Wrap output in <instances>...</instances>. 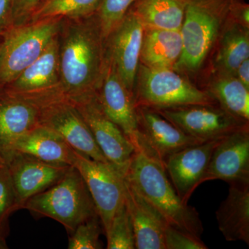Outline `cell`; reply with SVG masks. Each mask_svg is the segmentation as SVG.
<instances>
[{"mask_svg":"<svg viewBox=\"0 0 249 249\" xmlns=\"http://www.w3.org/2000/svg\"><path fill=\"white\" fill-rule=\"evenodd\" d=\"M229 185L227 198L216 211L218 227L228 242L249 245V183Z\"/></svg>","mask_w":249,"mask_h":249,"instance_id":"20","label":"cell"},{"mask_svg":"<svg viewBox=\"0 0 249 249\" xmlns=\"http://www.w3.org/2000/svg\"><path fill=\"white\" fill-rule=\"evenodd\" d=\"M229 16L233 22L249 28V5L245 0H232Z\"/></svg>","mask_w":249,"mask_h":249,"instance_id":"33","label":"cell"},{"mask_svg":"<svg viewBox=\"0 0 249 249\" xmlns=\"http://www.w3.org/2000/svg\"><path fill=\"white\" fill-rule=\"evenodd\" d=\"M104 232L99 216L90 218L80 224L69 239V249H100L103 248L100 235Z\"/></svg>","mask_w":249,"mask_h":249,"instance_id":"29","label":"cell"},{"mask_svg":"<svg viewBox=\"0 0 249 249\" xmlns=\"http://www.w3.org/2000/svg\"><path fill=\"white\" fill-rule=\"evenodd\" d=\"M60 85L58 36L42 55L9 85L7 91L38 103L62 98Z\"/></svg>","mask_w":249,"mask_h":249,"instance_id":"12","label":"cell"},{"mask_svg":"<svg viewBox=\"0 0 249 249\" xmlns=\"http://www.w3.org/2000/svg\"><path fill=\"white\" fill-rule=\"evenodd\" d=\"M73 103V102H72ZM108 161L124 174L135 149L123 131L106 116L96 94L73 103Z\"/></svg>","mask_w":249,"mask_h":249,"instance_id":"11","label":"cell"},{"mask_svg":"<svg viewBox=\"0 0 249 249\" xmlns=\"http://www.w3.org/2000/svg\"><path fill=\"white\" fill-rule=\"evenodd\" d=\"M20 209L14 183L7 165L0 168V242L6 246L10 215Z\"/></svg>","mask_w":249,"mask_h":249,"instance_id":"28","label":"cell"},{"mask_svg":"<svg viewBox=\"0 0 249 249\" xmlns=\"http://www.w3.org/2000/svg\"><path fill=\"white\" fill-rule=\"evenodd\" d=\"M0 55H1V42H0Z\"/></svg>","mask_w":249,"mask_h":249,"instance_id":"38","label":"cell"},{"mask_svg":"<svg viewBox=\"0 0 249 249\" xmlns=\"http://www.w3.org/2000/svg\"><path fill=\"white\" fill-rule=\"evenodd\" d=\"M124 178L160 211L170 225L201 239L204 227L197 211L181 200L161 163L135 152Z\"/></svg>","mask_w":249,"mask_h":249,"instance_id":"3","label":"cell"},{"mask_svg":"<svg viewBox=\"0 0 249 249\" xmlns=\"http://www.w3.org/2000/svg\"><path fill=\"white\" fill-rule=\"evenodd\" d=\"M96 98L105 114L119 126L133 145L135 152L144 153L145 148L139 133L133 94L123 83L107 56L104 76Z\"/></svg>","mask_w":249,"mask_h":249,"instance_id":"10","label":"cell"},{"mask_svg":"<svg viewBox=\"0 0 249 249\" xmlns=\"http://www.w3.org/2000/svg\"><path fill=\"white\" fill-rule=\"evenodd\" d=\"M136 0H101L96 14L106 37L127 14Z\"/></svg>","mask_w":249,"mask_h":249,"instance_id":"30","label":"cell"},{"mask_svg":"<svg viewBox=\"0 0 249 249\" xmlns=\"http://www.w3.org/2000/svg\"><path fill=\"white\" fill-rule=\"evenodd\" d=\"M231 1H188L180 30L183 40L182 54L174 70L195 83L207 66L225 28Z\"/></svg>","mask_w":249,"mask_h":249,"instance_id":"2","label":"cell"},{"mask_svg":"<svg viewBox=\"0 0 249 249\" xmlns=\"http://www.w3.org/2000/svg\"><path fill=\"white\" fill-rule=\"evenodd\" d=\"M198 86L206 91L222 109L249 124V89L234 75L206 72Z\"/></svg>","mask_w":249,"mask_h":249,"instance_id":"23","label":"cell"},{"mask_svg":"<svg viewBox=\"0 0 249 249\" xmlns=\"http://www.w3.org/2000/svg\"><path fill=\"white\" fill-rule=\"evenodd\" d=\"M249 183V127L227 134L211 155L203 182Z\"/></svg>","mask_w":249,"mask_h":249,"instance_id":"16","label":"cell"},{"mask_svg":"<svg viewBox=\"0 0 249 249\" xmlns=\"http://www.w3.org/2000/svg\"><path fill=\"white\" fill-rule=\"evenodd\" d=\"M135 107L168 109L191 105H218L188 77L175 70H157L139 64L134 88Z\"/></svg>","mask_w":249,"mask_h":249,"instance_id":"5","label":"cell"},{"mask_svg":"<svg viewBox=\"0 0 249 249\" xmlns=\"http://www.w3.org/2000/svg\"><path fill=\"white\" fill-rule=\"evenodd\" d=\"M235 76L249 89V58L246 59L237 67Z\"/></svg>","mask_w":249,"mask_h":249,"instance_id":"35","label":"cell"},{"mask_svg":"<svg viewBox=\"0 0 249 249\" xmlns=\"http://www.w3.org/2000/svg\"><path fill=\"white\" fill-rule=\"evenodd\" d=\"M23 209L60 222L70 234L81 223L98 216L88 186L74 166L58 182L30 198Z\"/></svg>","mask_w":249,"mask_h":249,"instance_id":"4","label":"cell"},{"mask_svg":"<svg viewBox=\"0 0 249 249\" xmlns=\"http://www.w3.org/2000/svg\"><path fill=\"white\" fill-rule=\"evenodd\" d=\"M100 1L101 0H45L33 14L29 21L45 18L76 19L88 17L95 14Z\"/></svg>","mask_w":249,"mask_h":249,"instance_id":"26","label":"cell"},{"mask_svg":"<svg viewBox=\"0 0 249 249\" xmlns=\"http://www.w3.org/2000/svg\"><path fill=\"white\" fill-rule=\"evenodd\" d=\"M248 58L249 28L233 22L229 16L225 28L201 76L206 72H216L235 76L237 67Z\"/></svg>","mask_w":249,"mask_h":249,"instance_id":"21","label":"cell"},{"mask_svg":"<svg viewBox=\"0 0 249 249\" xmlns=\"http://www.w3.org/2000/svg\"><path fill=\"white\" fill-rule=\"evenodd\" d=\"M38 106L39 124L58 134L76 151L94 160L109 162L74 103L59 98L40 103Z\"/></svg>","mask_w":249,"mask_h":249,"instance_id":"9","label":"cell"},{"mask_svg":"<svg viewBox=\"0 0 249 249\" xmlns=\"http://www.w3.org/2000/svg\"><path fill=\"white\" fill-rule=\"evenodd\" d=\"M11 0H0V32L11 26Z\"/></svg>","mask_w":249,"mask_h":249,"instance_id":"34","label":"cell"},{"mask_svg":"<svg viewBox=\"0 0 249 249\" xmlns=\"http://www.w3.org/2000/svg\"><path fill=\"white\" fill-rule=\"evenodd\" d=\"M5 165H6V162H5L4 159H3L2 157H1V156L0 155V168L4 166Z\"/></svg>","mask_w":249,"mask_h":249,"instance_id":"36","label":"cell"},{"mask_svg":"<svg viewBox=\"0 0 249 249\" xmlns=\"http://www.w3.org/2000/svg\"><path fill=\"white\" fill-rule=\"evenodd\" d=\"M45 0H11V26L28 22Z\"/></svg>","mask_w":249,"mask_h":249,"instance_id":"32","label":"cell"},{"mask_svg":"<svg viewBox=\"0 0 249 249\" xmlns=\"http://www.w3.org/2000/svg\"><path fill=\"white\" fill-rule=\"evenodd\" d=\"M72 20L59 41L60 92L76 103L99 89L107 63V37L96 14Z\"/></svg>","mask_w":249,"mask_h":249,"instance_id":"1","label":"cell"},{"mask_svg":"<svg viewBox=\"0 0 249 249\" xmlns=\"http://www.w3.org/2000/svg\"><path fill=\"white\" fill-rule=\"evenodd\" d=\"M8 247L6 246L3 245L1 242H0V249H7Z\"/></svg>","mask_w":249,"mask_h":249,"instance_id":"37","label":"cell"},{"mask_svg":"<svg viewBox=\"0 0 249 249\" xmlns=\"http://www.w3.org/2000/svg\"><path fill=\"white\" fill-rule=\"evenodd\" d=\"M188 0H136L130 11L143 28L180 31Z\"/></svg>","mask_w":249,"mask_h":249,"instance_id":"25","label":"cell"},{"mask_svg":"<svg viewBox=\"0 0 249 249\" xmlns=\"http://www.w3.org/2000/svg\"><path fill=\"white\" fill-rule=\"evenodd\" d=\"M73 166L88 186L106 234L124 201V173L110 162L94 160L77 151Z\"/></svg>","mask_w":249,"mask_h":249,"instance_id":"7","label":"cell"},{"mask_svg":"<svg viewBox=\"0 0 249 249\" xmlns=\"http://www.w3.org/2000/svg\"><path fill=\"white\" fill-rule=\"evenodd\" d=\"M139 133L143 142V154L164 163L170 155L185 147L204 142L188 135L163 117L155 109L136 107Z\"/></svg>","mask_w":249,"mask_h":249,"instance_id":"13","label":"cell"},{"mask_svg":"<svg viewBox=\"0 0 249 249\" xmlns=\"http://www.w3.org/2000/svg\"><path fill=\"white\" fill-rule=\"evenodd\" d=\"M6 165L20 209L32 196L58 182L72 166L47 163L20 153L15 154Z\"/></svg>","mask_w":249,"mask_h":249,"instance_id":"18","label":"cell"},{"mask_svg":"<svg viewBox=\"0 0 249 249\" xmlns=\"http://www.w3.org/2000/svg\"><path fill=\"white\" fill-rule=\"evenodd\" d=\"M40 107L17 93L0 92V155L6 164L14 157L15 144L39 124Z\"/></svg>","mask_w":249,"mask_h":249,"instance_id":"17","label":"cell"},{"mask_svg":"<svg viewBox=\"0 0 249 249\" xmlns=\"http://www.w3.org/2000/svg\"><path fill=\"white\" fill-rule=\"evenodd\" d=\"M14 152L47 163L72 166L76 152L60 135L39 124L16 142Z\"/></svg>","mask_w":249,"mask_h":249,"instance_id":"22","label":"cell"},{"mask_svg":"<svg viewBox=\"0 0 249 249\" xmlns=\"http://www.w3.org/2000/svg\"><path fill=\"white\" fill-rule=\"evenodd\" d=\"M155 110L184 133L203 142L222 138L249 127V124L229 114L219 105H191Z\"/></svg>","mask_w":249,"mask_h":249,"instance_id":"8","label":"cell"},{"mask_svg":"<svg viewBox=\"0 0 249 249\" xmlns=\"http://www.w3.org/2000/svg\"><path fill=\"white\" fill-rule=\"evenodd\" d=\"M62 18H45L8 27L1 42L0 84L10 85L45 52L61 30Z\"/></svg>","mask_w":249,"mask_h":249,"instance_id":"6","label":"cell"},{"mask_svg":"<svg viewBox=\"0 0 249 249\" xmlns=\"http://www.w3.org/2000/svg\"><path fill=\"white\" fill-rule=\"evenodd\" d=\"M124 201L133 226L136 249H165V231L169 224L125 179Z\"/></svg>","mask_w":249,"mask_h":249,"instance_id":"19","label":"cell"},{"mask_svg":"<svg viewBox=\"0 0 249 249\" xmlns=\"http://www.w3.org/2000/svg\"><path fill=\"white\" fill-rule=\"evenodd\" d=\"M165 249H207L201 238L168 224L165 231Z\"/></svg>","mask_w":249,"mask_h":249,"instance_id":"31","label":"cell"},{"mask_svg":"<svg viewBox=\"0 0 249 249\" xmlns=\"http://www.w3.org/2000/svg\"><path fill=\"white\" fill-rule=\"evenodd\" d=\"M108 249H135L133 226L125 201L121 204L106 233Z\"/></svg>","mask_w":249,"mask_h":249,"instance_id":"27","label":"cell"},{"mask_svg":"<svg viewBox=\"0 0 249 249\" xmlns=\"http://www.w3.org/2000/svg\"><path fill=\"white\" fill-rule=\"evenodd\" d=\"M222 138L190 145L170 155L165 160L167 175L185 204H188L196 188L204 183L203 179L212 152Z\"/></svg>","mask_w":249,"mask_h":249,"instance_id":"15","label":"cell"},{"mask_svg":"<svg viewBox=\"0 0 249 249\" xmlns=\"http://www.w3.org/2000/svg\"><path fill=\"white\" fill-rule=\"evenodd\" d=\"M182 52L181 31L143 28L139 64L157 70H174Z\"/></svg>","mask_w":249,"mask_h":249,"instance_id":"24","label":"cell"},{"mask_svg":"<svg viewBox=\"0 0 249 249\" xmlns=\"http://www.w3.org/2000/svg\"><path fill=\"white\" fill-rule=\"evenodd\" d=\"M142 32V23L129 10L106 38L107 58L132 94L140 61Z\"/></svg>","mask_w":249,"mask_h":249,"instance_id":"14","label":"cell"}]
</instances>
